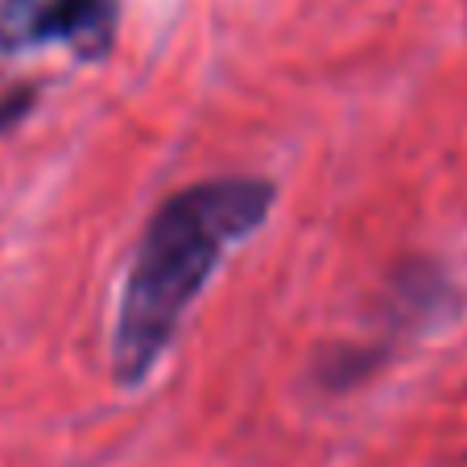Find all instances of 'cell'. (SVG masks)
Masks as SVG:
<instances>
[{
	"label": "cell",
	"instance_id": "1",
	"mask_svg": "<svg viewBox=\"0 0 467 467\" xmlns=\"http://www.w3.org/2000/svg\"><path fill=\"white\" fill-rule=\"evenodd\" d=\"M277 186L261 174H220L161 199L124 274L112 327V377L141 389L170 352L186 310L199 302L223 256L274 212Z\"/></svg>",
	"mask_w": 467,
	"mask_h": 467
},
{
	"label": "cell",
	"instance_id": "2",
	"mask_svg": "<svg viewBox=\"0 0 467 467\" xmlns=\"http://www.w3.org/2000/svg\"><path fill=\"white\" fill-rule=\"evenodd\" d=\"M124 0H0V58L67 46L79 62H104L116 46Z\"/></svg>",
	"mask_w": 467,
	"mask_h": 467
},
{
	"label": "cell",
	"instance_id": "3",
	"mask_svg": "<svg viewBox=\"0 0 467 467\" xmlns=\"http://www.w3.org/2000/svg\"><path fill=\"white\" fill-rule=\"evenodd\" d=\"M34 104H37V88H29V83L5 91V96H0V132H9L13 124L26 120V116L34 112Z\"/></svg>",
	"mask_w": 467,
	"mask_h": 467
}]
</instances>
